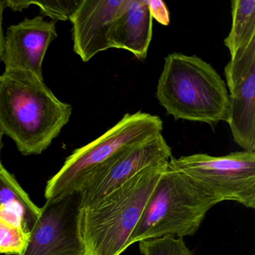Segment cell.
Listing matches in <instances>:
<instances>
[{"mask_svg":"<svg viewBox=\"0 0 255 255\" xmlns=\"http://www.w3.org/2000/svg\"><path fill=\"white\" fill-rule=\"evenodd\" d=\"M153 36V18L147 0H125L113 28V48L128 50L139 60L147 56Z\"/></svg>","mask_w":255,"mask_h":255,"instance_id":"obj_12","label":"cell"},{"mask_svg":"<svg viewBox=\"0 0 255 255\" xmlns=\"http://www.w3.org/2000/svg\"><path fill=\"white\" fill-rule=\"evenodd\" d=\"M29 237V233L21 227L0 218V254L23 255Z\"/></svg>","mask_w":255,"mask_h":255,"instance_id":"obj_16","label":"cell"},{"mask_svg":"<svg viewBox=\"0 0 255 255\" xmlns=\"http://www.w3.org/2000/svg\"><path fill=\"white\" fill-rule=\"evenodd\" d=\"M231 11L232 26L224 43L233 59L255 38V0H234Z\"/></svg>","mask_w":255,"mask_h":255,"instance_id":"obj_14","label":"cell"},{"mask_svg":"<svg viewBox=\"0 0 255 255\" xmlns=\"http://www.w3.org/2000/svg\"><path fill=\"white\" fill-rule=\"evenodd\" d=\"M168 164L220 202L236 201L255 209V151L222 156L206 153L172 156Z\"/></svg>","mask_w":255,"mask_h":255,"instance_id":"obj_6","label":"cell"},{"mask_svg":"<svg viewBox=\"0 0 255 255\" xmlns=\"http://www.w3.org/2000/svg\"><path fill=\"white\" fill-rule=\"evenodd\" d=\"M228 95L217 71L198 56L173 53L165 58L156 98L174 120L202 122L214 130L228 121Z\"/></svg>","mask_w":255,"mask_h":255,"instance_id":"obj_2","label":"cell"},{"mask_svg":"<svg viewBox=\"0 0 255 255\" xmlns=\"http://www.w3.org/2000/svg\"><path fill=\"white\" fill-rule=\"evenodd\" d=\"M6 8L14 11H22L31 5H37L44 15L50 17L53 21L70 20L77 11L81 0H3Z\"/></svg>","mask_w":255,"mask_h":255,"instance_id":"obj_15","label":"cell"},{"mask_svg":"<svg viewBox=\"0 0 255 255\" xmlns=\"http://www.w3.org/2000/svg\"><path fill=\"white\" fill-rule=\"evenodd\" d=\"M220 203L168 163L129 237L128 246L165 236L192 237L209 210Z\"/></svg>","mask_w":255,"mask_h":255,"instance_id":"obj_4","label":"cell"},{"mask_svg":"<svg viewBox=\"0 0 255 255\" xmlns=\"http://www.w3.org/2000/svg\"><path fill=\"white\" fill-rule=\"evenodd\" d=\"M125 0H81L70 21L74 53L88 62L113 48V28Z\"/></svg>","mask_w":255,"mask_h":255,"instance_id":"obj_11","label":"cell"},{"mask_svg":"<svg viewBox=\"0 0 255 255\" xmlns=\"http://www.w3.org/2000/svg\"><path fill=\"white\" fill-rule=\"evenodd\" d=\"M72 112L32 73L10 70L0 75V128L24 156L47 150Z\"/></svg>","mask_w":255,"mask_h":255,"instance_id":"obj_1","label":"cell"},{"mask_svg":"<svg viewBox=\"0 0 255 255\" xmlns=\"http://www.w3.org/2000/svg\"><path fill=\"white\" fill-rule=\"evenodd\" d=\"M152 18L162 26H168L170 23L169 11L163 1L147 0Z\"/></svg>","mask_w":255,"mask_h":255,"instance_id":"obj_18","label":"cell"},{"mask_svg":"<svg viewBox=\"0 0 255 255\" xmlns=\"http://www.w3.org/2000/svg\"><path fill=\"white\" fill-rule=\"evenodd\" d=\"M159 116L138 111L127 113L113 128L92 142L76 149L61 169L47 181V200L81 191L103 165L128 147L162 133Z\"/></svg>","mask_w":255,"mask_h":255,"instance_id":"obj_5","label":"cell"},{"mask_svg":"<svg viewBox=\"0 0 255 255\" xmlns=\"http://www.w3.org/2000/svg\"><path fill=\"white\" fill-rule=\"evenodd\" d=\"M225 75L230 92L227 123L234 141L255 151V38L231 59Z\"/></svg>","mask_w":255,"mask_h":255,"instance_id":"obj_9","label":"cell"},{"mask_svg":"<svg viewBox=\"0 0 255 255\" xmlns=\"http://www.w3.org/2000/svg\"><path fill=\"white\" fill-rule=\"evenodd\" d=\"M138 243L142 255H192L182 237L165 236Z\"/></svg>","mask_w":255,"mask_h":255,"instance_id":"obj_17","label":"cell"},{"mask_svg":"<svg viewBox=\"0 0 255 255\" xmlns=\"http://www.w3.org/2000/svg\"><path fill=\"white\" fill-rule=\"evenodd\" d=\"M6 8L3 0H0V62H1V58H2V50H3L4 38L5 35L3 32V27H2V22H3V12L4 10Z\"/></svg>","mask_w":255,"mask_h":255,"instance_id":"obj_19","label":"cell"},{"mask_svg":"<svg viewBox=\"0 0 255 255\" xmlns=\"http://www.w3.org/2000/svg\"><path fill=\"white\" fill-rule=\"evenodd\" d=\"M56 22L42 16L26 18L7 29L1 62L5 71L23 70L43 77V62L50 44L57 38Z\"/></svg>","mask_w":255,"mask_h":255,"instance_id":"obj_10","label":"cell"},{"mask_svg":"<svg viewBox=\"0 0 255 255\" xmlns=\"http://www.w3.org/2000/svg\"><path fill=\"white\" fill-rule=\"evenodd\" d=\"M81 210V191L47 200L22 255H84Z\"/></svg>","mask_w":255,"mask_h":255,"instance_id":"obj_7","label":"cell"},{"mask_svg":"<svg viewBox=\"0 0 255 255\" xmlns=\"http://www.w3.org/2000/svg\"><path fill=\"white\" fill-rule=\"evenodd\" d=\"M4 133L2 129L0 128V170H2L4 168L2 165V161H1V152H2V147H3V142H2V138H3Z\"/></svg>","mask_w":255,"mask_h":255,"instance_id":"obj_20","label":"cell"},{"mask_svg":"<svg viewBox=\"0 0 255 255\" xmlns=\"http://www.w3.org/2000/svg\"><path fill=\"white\" fill-rule=\"evenodd\" d=\"M171 148L162 134L128 147L103 165L81 190L82 208L90 207L152 165L168 162Z\"/></svg>","mask_w":255,"mask_h":255,"instance_id":"obj_8","label":"cell"},{"mask_svg":"<svg viewBox=\"0 0 255 255\" xmlns=\"http://www.w3.org/2000/svg\"><path fill=\"white\" fill-rule=\"evenodd\" d=\"M41 213L15 177L0 170V218L30 232Z\"/></svg>","mask_w":255,"mask_h":255,"instance_id":"obj_13","label":"cell"},{"mask_svg":"<svg viewBox=\"0 0 255 255\" xmlns=\"http://www.w3.org/2000/svg\"><path fill=\"white\" fill-rule=\"evenodd\" d=\"M168 162L142 170L96 204L82 208L84 255H121L129 248V237Z\"/></svg>","mask_w":255,"mask_h":255,"instance_id":"obj_3","label":"cell"}]
</instances>
